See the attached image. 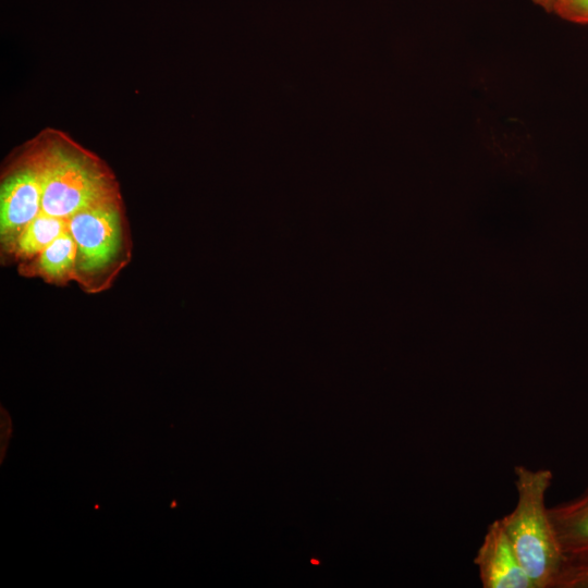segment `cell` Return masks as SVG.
<instances>
[{
    "mask_svg": "<svg viewBox=\"0 0 588 588\" xmlns=\"http://www.w3.org/2000/svg\"><path fill=\"white\" fill-rule=\"evenodd\" d=\"M514 476L516 504L501 523L535 588H554L565 553L546 504L553 474L547 468L516 465Z\"/></svg>",
    "mask_w": 588,
    "mask_h": 588,
    "instance_id": "cell-1",
    "label": "cell"
},
{
    "mask_svg": "<svg viewBox=\"0 0 588 588\" xmlns=\"http://www.w3.org/2000/svg\"><path fill=\"white\" fill-rule=\"evenodd\" d=\"M41 179L42 211L64 219L118 198L109 173L83 152L50 145L34 155Z\"/></svg>",
    "mask_w": 588,
    "mask_h": 588,
    "instance_id": "cell-2",
    "label": "cell"
},
{
    "mask_svg": "<svg viewBox=\"0 0 588 588\" xmlns=\"http://www.w3.org/2000/svg\"><path fill=\"white\" fill-rule=\"evenodd\" d=\"M69 231L77 246L75 280L91 289L98 285L100 277L110 278L118 271L126 252V232L118 198L73 215L69 218Z\"/></svg>",
    "mask_w": 588,
    "mask_h": 588,
    "instance_id": "cell-3",
    "label": "cell"
},
{
    "mask_svg": "<svg viewBox=\"0 0 588 588\" xmlns=\"http://www.w3.org/2000/svg\"><path fill=\"white\" fill-rule=\"evenodd\" d=\"M42 211V186L34 156L14 169L0 192V236L9 252L23 229Z\"/></svg>",
    "mask_w": 588,
    "mask_h": 588,
    "instance_id": "cell-4",
    "label": "cell"
},
{
    "mask_svg": "<svg viewBox=\"0 0 588 588\" xmlns=\"http://www.w3.org/2000/svg\"><path fill=\"white\" fill-rule=\"evenodd\" d=\"M474 564L483 588H535L500 518L488 525Z\"/></svg>",
    "mask_w": 588,
    "mask_h": 588,
    "instance_id": "cell-5",
    "label": "cell"
},
{
    "mask_svg": "<svg viewBox=\"0 0 588 588\" xmlns=\"http://www.w3.org/2000/svg\"><path fill=\"white\" fill-rule=\"evenodd\" d=\"M549 514L565 554L588 551V487L577 497L549 507Z\"/></svg>",
    "mask_w": 588,
    "mask_h": 588,
    "instance_id": "cell-6",
    "label": "cell"
},
{
    "mask_svg": "<svg viewBox=\"0 0 588 588\" xmlns=\"http://www.w3.org/2000/svg\"><path fill=\"white\" fill-rule=\"evenodd\" d=\"M76 255V242L68 230L33 259L27 269L47 282L65 283L75 280Z\"/></svg>",
    "mask_w": 588,
    "mask_h": 588,
    "instance_id": "cell-7",
    "label": "cell"
},
{
    "mask_svg": "<svg viewBox=\"0 0 588 588\" xmlns=\"http://www.w3.org/2000/svg\"><path fill=\"white\" fill-rule=\"evenodd\" d=\"M69 230V219L41 211L20 233L9 252L16 259L32 261L49 244Z\"/></svg>",
    "mask_w": 588,
    "mask_h": 588,
    "instance_id": "cell-8",
    "label": "cell"
},
{
    "mask_svg": "<svg viewBox=\"0 0 588 588\" xmlns=\"http://www.w3.org/2000/svg\"><path fill=\"white\" fill-rule=\"evenodd\" d=\"M554 588H588V551L565 554Z\"/></svg>",
    "mask_w": 588,
    "mask_h": 588,
    "instance_id": "cell-9",
    "label": "cell"
},
{
    "mask_svg": "<svg viewBox=\"0 0 588 588\" xmlns=\"http://www.w3.org/2000/svg\"><path fill=\"white\" fill-rule=\"evenodd\" d=\"M553 13L568 22L588 24V0H556Z\"/></svg>",
    "mask_w": 588,
    "mask_h": 588,
    "instance_id": "cell-10",
    "label": "cell"
},
{
    "mask_svg": "<svg viewBox=\"0 0 588 588\" xmlns=\"http://www.w3.org/2000/svg\"><path fill=\"white\" fill-rule=\"evenodd\" d=\"M11 433V421L7 413L1 411V461L5 453V446L8 444V439Z\"/></svg>",
    "mask_w": 588,
    "mask_h": 588,
    "instance_id": "cell-11",
    "label": "cell"
},
{
    "mask_svg": "<svg viewBox=\"0 0 588 588\" xmlns=\"http://www.w3.org/2000/svg\"><path fill=\"white\" fill-rule=\"evenodd\" d=\"M536 5L542 8L548 13H553L556 0H531Z\"/></svg>",
    "mask_w": 588,
    "mask_h": 588,
    "instance_id": "cell-12",
    "label": "cell"
},
{
    "mask_svg": "<svg viewBox=\"0 0 588 588\" xmlns=\"http://www.w3.org/2000/svg\"><path fill=\"white\" fill-rule=\"evenodd\" d=\"M313 564H319V561H316V560H311L310 561Z\"/></svg>",
    "mask_w": 588,
    "mask_h": 588,
    "instance_id": "cell-13",
    "label": "cell"
}]
</instances>
